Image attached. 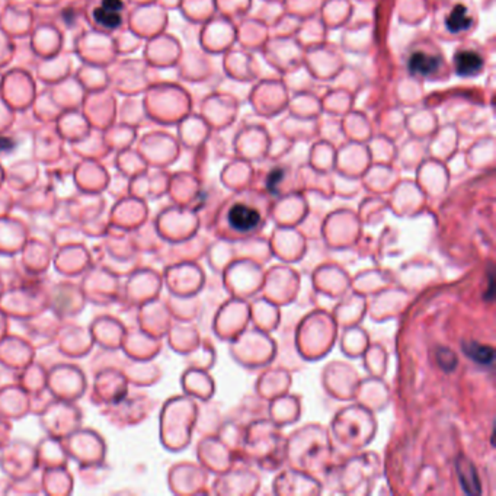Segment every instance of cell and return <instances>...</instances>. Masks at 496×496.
I'll list each match as a JSON object with an SVG mask.
<instances>
[{
    "label": "cell",
    "mask_w": 496,
    "mask_h": 496,
    "mask_svg": "<svg viewBox=\"0 0 496 496\" xmlns=\"http://www.w3.org/2000/svg\"><path fill=\"white\" fill-rule=\"evenodd\" d=\"M437 361H438V364H440L445 371H452V370H454V367L457 365L456 355H454L452 351L445 349V348L438 349Z\"/></svg>",
    "instance_id": "ba28073f"
},
{
    "label": "cell",
    "mask_w": 496,
    "mask_h": 496,
    "mask_svg": "<svg viewBox=\"0 0 496 496\" xmlns=\"http://www.w3.org/2000/svg\"><path fill=\"white\" fill-rule=\"evenodd\" d=\"M94 18L95 21L105 26V28H110V29H115L121 25L122 22V18H121V13L119 12H114V10H110V9H106L104 6L95 9L94 12Z\"/></svg>",
    "instance_id": "52a82bcc"
},
{
    "label": "cell",
    "mask_w": 496,
    "mask_h": 496,
    "mask_svg": "<svg viewBox=\"0 0 496 496\" xmlns=\"http://www.w3.org/2000/svg\"><path fill=\"white\" fill-rule=\"evenodd\" d=\"M102 6L114 12H121L124 8L122 0H102Z\"/></svg>",
    "instance_id": "30bf717a"
},
{
    "label": "cell",
    "mask_w": 496,
    "mask_h": 496,
    "mask_svg": "<svg viewBox=\"0 0 496 496\" xmlns=\"http://www.w3.org/2000/svg\"><path fill=\"white\" fill-rule=\"evenodd\" d=\"M472 24H473V19L468 15V8L464 5L454 6L452 13H449L445 19V25H447L448 31L453 34H457V33H461V31L469 29L472 26Z\"/></svg>",
    "instance_id": "277c9868"
},
{
    "label": "cell",
    "mask_w": 496,
    "mask_h": 496,
    "mask_svg": "<svg viewBox=\"0 0 496 496\" xmlns=\"http://www.w3.org/2000/svg\"><path fill=\"white\" fill-rule=\"evenodd\" d=\"M229 223L235 230L251 231L261 223V214L245 204H236L229 211Z\"/></svg>",
    "instance_id": "6da1fadb"
},
{
    "label": "cell",
    "mask_w": 496,
    "mask_h": 496,
    "mask_svg": "<svg viewBox=\"0 0 496 496\" xmlns=\"http://www.w3.org/2000/svg\"><path fill=\"white\" fill-rule=\"evenodd\" d=\"M15 147V143L12 138L0 137V151H10Z\"/></svg>",
    "instance_id": "8fae6325"
},
{
    "label": "cell",
    "mask_w": 496,
    "mask_h": 496,
    "mask_svg": "<svg viewBox=\"0 0 496 496\" xmlns=\"http://www.w3.org/2000/svg\"><path fill=\"white\" fill-rule=\"evenodd\" d=\"M463 349H464V352H466V355L469 356V358L476 361L477 364L489 365L493 361L495 351L490 347L480 345L477 342H469V344L463 345Z\"/></svg>",
    "instance_id": "5b68a950"
},
{
    "label": "cell",
    "mask_w": 496,
    "mask_h": 496,
    "mask_svg": "<svg viewBox=\"0 0 496 496\" xmlns=\"http://www.w3.org/2000/svg\"><path fill=\"white\" fill-rule=\"evenodd\" d=\"M441 65V61L437 56H429L422 51H416L409 58V72L418 76H429L436 73Z\"/></svg>",
    "instance_id": "7a4b0ae2"
},
{
    "label": "cell",
    "mask_w": 496,
    "mask_h": 496,
    "mask_svg": "<svg viewBox=\"0 0 496 496\" xmlns=\"http://www.w3.org/2000/svg\"><path fill=\"white\" fill-rule=\"evenodd\" d=\"M454 63H456V72L460 76L469 77V76H473L482 70L483 58L476 51L464 50V51L457 53V56L454 58Z\"/></svg>",
    "instance_id": "3957f363"
},
{
    "label": "cell",
    "mask_w": 496,
    "mask_h": 496,
    "mask_svg": "<svg viewBox=\"0 0 496 496\" xmlns=\"http://www.w3.org/2000/svg\"><path fill=\"white\" fill-rule=\"evenodd\" d=\"M283 179H284V170H283V169H274L272 172L270 174L268 179H267V188H268L272 194H275V192H276L278 183H280Z\"/></svg>",
    "instance_id": "9c48e42d"
},
{
    "label": "cell",
    "mask_w": 496,
    "mask_h": 496,
    "mask_svg": "<svg viewBox=\"0 0 496 496\" xmlns=\"http://www.w3.org/2000/svg\"><path fill=\"white\" fill-rule=\"evenodd\" d=\"M458 474L464 490L468 493H480L479 479L470 463H458Z\"/></svg>",
    "instance_id": "8992f818"
}]
</instances>
